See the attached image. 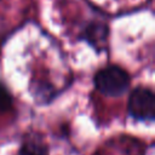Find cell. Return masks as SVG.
Returning <instances> with one entry per match:
<instances>
[{
    "mask_svg": "<svg viewBox=\"0 0 155 155\" xmlns=\"http://www.w3.org/2000/svg\"><path fill=\"white\" fill-rule=\"evenodd\" d=\"M94 88L107 97L124 96L131 85L130 73L117 64H107L93 75Z\"/></svg>",
    "mask_w": 155,
    "mask_h": 155,
    "instance_id": "obj_1",
    "label": "cell"
},
{
    "mask_svg": "<svg viewBox=\"0 0 155 155\" xmlns=\"http://www.w3.org/2000/svg\"><path fill=\"white\" fill-rule=\"evenodd\" d=\"M127 114L143 122H153L155 120V96L150 87L137 86L127 98Z\"/></svg>",
    "mask_w": 155,
    "mask_h": 155,
    "instance_id": "obj_2",
    "label": "cell"
},
{
    "mask_svg": "<svg viewBox=\"0 0 155 155\" xmlns=\"http://www.w3.org/2000/svg\"><path fill=\"white\" fill-rule=\"evenodd\" d=\"M78 39L87 42L97 53L104 52L109 44V24L101 19H88L81 25Z\"/></svg>",
    "mask_w": 155,
    "mask_h": 155,
    "instance_id": "obj_3",
    "label": "cell"
},
{
    "mask_svg": "<svg viewBox=\"0 0 155 155\" xmlns=\"http://www.w3.org/2000/svg\"><path fill=\"white\" fill-rule=\"evenodd\" d=\"M17 155H50V150L40 134L28 133L23 138Z\"/></svg>",
    "mask_w": 155,
    "mask_h": 155,
    "instance_id": "obj_4",
    "label": "cell"
},
{
    "mask_svg": "<svg viewBox=\"0 0 155 155\" xmlns=\"http://www.w3.org/2000/svg\"><path fill=\"white\" fill-rule=\"evenodd\" d=\"M31 91H33L31 93L38 103H50L57 96V90L50 81L48 82L47 81L36 82Z\"/></svg>",
    "mask_w": 155,
    "mask_h": 155,
    "instance_id": "obj_5",
    "label": "cell"
},
{
    "mask_svg": "<svg viewBox=\"0 0 155 155\" xmlns=\"http://www.w3.org/2000/svg\"><path fill=\"white\" fill-rule=\"evenodd\" d=\"M15 105V98L11 93L10 88L0 81V113H7L13 109Z\"/></svg>",
    "mask_w": 155,
    "mask_h": 155,
    "instance_id": "obj_6",
    "label": "cell"
}]
</instances>
